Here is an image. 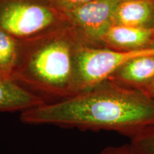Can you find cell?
Listing matches in <instances>:
<instances>
[{"label": "cell", "mask_w": 154, "mask_h": 154, "mask_svg": "<svg viewBox=\"0 0 154 154\" xmlns=\"http://www.w3.org/2000/svg\"><path fill=\"white\" fill-rule=\"evenodd\" d=\"M20 120L31 125L113 131L132 138L154 128V99L107 79L67 99L24 111Z\"/></svg>", "instance_id": "obj_1"}, {"label": "cell", "mask_w": 154, "mask_h": 154, "mask_svg": "<svg viewBox=\"0 0 154 154\" xmlns=\"http://www.w3.org/2000/svg\"><path fill=\"white\" fill-rule=\"evenodd\" d=\"M11 76L58 97L59 101L76 94L74 54L63 41L51 42L36 50L22 65L14 67Z\"/></svg>", "instance_id": "obj_2"}, {"label": "cell", "mask_w": 154, "mask_h": 154, "mask_svg": "<svg viewBox=\"0 0 154 154\" xmlns=\"http://www.w3.org/2000/svg\"><path fill=\"white\" fill-rule=\"evenodd\" d=\"M154 55V47L138 50L82 48L74 54L76 94L109 79L119 67L135 57Z\"/></svg>", "instance_id": "obj_3"}, {"label": "cell", "mask_w": 154, "mask_h": 154, "mask_svg": "<svg viewBox=\"0 0 154 154\" xmlns=\"http://www.w3.org/2000/svg\"><path fill=\"white\" fill-rule=\"evenodd\" d=\"M54 15L47 7L18 0H0V28L11 36L39 32L53 22Z\"/></svg>", "instance_id": "obj_4"}, {"label": "cell", "mask_w": 154, "mask_h": 154, "mask_svg": "<svg viewBox=\"0 0 154 154\" xmlns=\"http://www.w3.org/2000/svg\"><path fill=\"white\" fill-rule=\"evenodd\" d=\"M119 0H94L64 12L88 36L102 41L113 24V17Z\"/></svg>", "instance_id": "obj_5"}, {"label": "cell", "mask_w": 154, "mask_h": 154, "mask_svg": "<svg viewBox=\"0 0 154 154\" xmlns=\"http://www.w3.org/2000/svg\"><path fill=\"white\" fill-rule=\"evenodd\" d=\"M45 103L41 96L21 86L11 76L0 72V111L22 113Z\"/></svg>", "instance_id": "obj_6"}, {"label": "cell", "mask_w": 154, "mask_h": 154, "mask_svg": "<svg viewBox=\"0 0 154 154\" xmlns=\"http://www.w3.org/2000/svg\"><path fill=\"white\" fill-rule=\"evenodd\" d=\"M109 79L125 87L143 91L154 79V55L131 59L119 67Z\"/></svg>", "instance_id": "obj_7"}, {"label": "cell", "mask_w": 154, "mask_h": 154, "mask_svg": "<svg viewBox=\"0 0 154 154\" xmlns=\"http://www.w3.org/2000/svg\"><path fill=\"white\" fill-rule=\"evenodd\" d=\"M102 41L119 50L128 51L153 47L154 29L113 24L107 31Z\"/></svg>", "instance_id": "obj_8"}, {"label": "cell", "mask_w": 154, "mask_h": 154, "mask_svg": "<svg viewBox=\"0 0 154 154\" xmlns=\"http://www.w3.org/2000/svg\"><path fill=\"white\" fill-rule=\"evenodd\" d=\"M113 24L154 29V0H126L119 4Z\"/></svg>", "instance_id": "obj_9"}, {"label": "cell", "mask_w": 154, "mask_h": 154, "mask_svg": "<svg viewBox=\"0 0 154 154\" xmlns=\"http://www.w3.org/2000/svg\"><path fill=\"white\" fill-rule=\"evenodd\" d=\"M17 59V47L12 36L0 28V72L11 76Z\"/></svg>", "instance_id": "obj_10"}, {"label": "cell", "mask_w": 154, "mask_h": 154, "mask_svg": "<svg viewBox=\"0 0 154 154\" xmlns=\"http://www.w3.org/2000/svg\"><path fill=\"white\" fill-rule=\"evenodd\" d=\"M131 144L142 154H154V128L131 138Z\"/></svg>", "instance_id": "obj_11"}, {"label": "cell", "mask_w": 154, "mask_h": 154, "mask_svg": "<svg viewBox=\"0 0 154 154\" xmlns=\"http://www.w3.org/2000/svg\"><path fill=\"white\" fill-rule=\"evenodd\" d=\"M50 1L57 8L61 9L63 12H66L94 0H50Z\"/></svg>", "instance_id": "obj_12"}, {"label": "cell", "mask_w": 154, "mask_h": 154, "mask_svg": "<svg viewBox=\"0 0 154 154\" xmlns=\"http://www.w3.org/2000/svg\"><path fill=\"white\" fill-rule=\"evenodd\" d=\"M99 154H142L136 151L131 144L120 146H109L100 152Z\"/></svg>", "instance_id": "obj_13"}, {"label": "cell", "mask_w": 154, "mask_h": 154, "mask_svg": "<svg viewBox=\"0 0 154 154\" xmlns=\"http://www.w3.org/2000/svg\"><path fill=\"white\" fill-rule=\"evenodd\" d=\"M142 91L146 93L151 99H154V79L150 83L148 86H146Z\"/></svg>", "instance_id": "obj_14"}, {"label": "cell", "mask_w": 154, "mask_h": 154, "mask_svg": "<svg viewBox=\"0 0 154 154\" xmlns=\"http://www.w3.org/2000/svg\"><path fill=\"white\" fill-rule=\"evenodd\" d=\"M119 1H121V2H122V1H126V0H119Z\"/></svg>", "instance_id": "obj_15"}, {"label": "cell", "mask_w": 154, "mask_h": 154, "mask_svg": "<svg viewBox=\"0 0 154 154\" xmlns=\"http://www.w3.org/2000/svg\"><path fill=\"white\" fill-rule=\"evenodd\" d=\"M153 47H154V43H153Z\"/></svg>", "instance_id": "obj_16"}]
</instances>
